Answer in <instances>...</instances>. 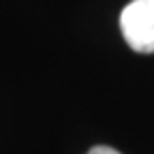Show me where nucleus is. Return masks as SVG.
<instances>
[{"label":"nucleus","instance_id":"2","mask_svg":"<svg viewBox=\"0 0 154 154\" xmlns=\"http://www.w3.org/2000/svg\"><path fill=\"white\" fill-rule=\"evenodd\" d=\"M88 154H120V152L113 150V148H109V146H94Z\"/></svg>","mask_w":154,"mask_h":154},{"label":"nucleus","instance_id":"1","mask_svg":"<svg viewBox=\"0 0 154 154\" xmlns=\"http://www.w3.org/2000/svg\"><path fill=\"white\" fill-rule=\"evenodd\" d=\"M120 30L131 49L154 51V0H133L120 15Z\"/></svg>","mask_w":154,"mask_h":154}]
</instances>
